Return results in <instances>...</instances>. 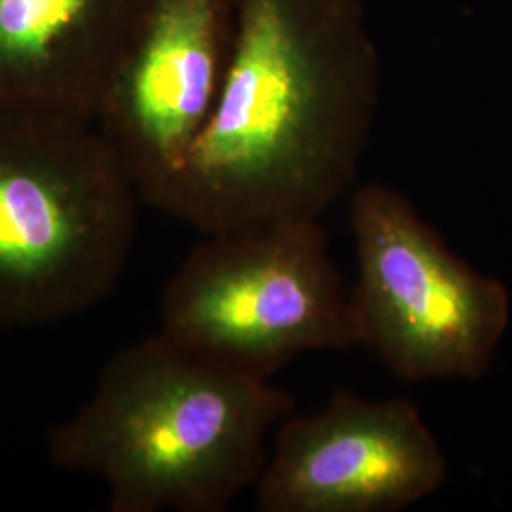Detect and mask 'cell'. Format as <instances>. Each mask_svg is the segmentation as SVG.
Instances as JSON below:
<instances>
[{
    "mask_svg": "<svg viewBox=\"0 0 512 512\" xmlns=\"http://www.w3.org/2000/svg\"><path fill=\"white\" fill-rule=\"evenodd\" d=\"M380 92L363 0H236L217 105L158 209L203 236L321 219L353 186Z\"/></svg>",
    "mask_w": 512,
    "mask_h": 512,
    "instance_id": "cell-1",
    "label": "cell"
},
{
    "mask_svg": "<svg viewBox=\"0 0 512 512\" xmlns=\"http://www.w3.org/2000/svg\"><path fill=\"white\" fill-rule=\"evenodd\" d=\"M289 391L164 332L120 349L90 399L48 433L57 469L92 476L112 512H224L255 486Z\"/></svg>",
    "mask_w": 512,
    "mask_h": 512,
    "instance_id": "cell-2",
    "label": "cell"
},
{
    "mask_svg": "<svg viewBox=\"0 0 512 512\" xmlns=\"http://www.w3.org/2000/svg\"><path fill=\"white\" fill-rule=\"evenodd\" d=\"M139 202L95 122L0 107V330L105 302L126 272Z\"/></svg>",
    "mask_w": 512,
    "mask_h": 512,
    "instance_id": "cell-3",
    "label": "cell"
},
{
    "mask_svg": "<svg viewBox=\"0 0 512 512\" xmlns=\"http://www.w3.org/2000/svg\"><path fill=\"white\" fill-rule=\"evenodd\" d=\"M321 219L205 236L162 294L167 338L272 380L294 359L359 344L351 296Z\"/></svg>",
    "mask_w": 512,
    "mask_h": 512,
    "instance_id": "cell-4",
    "label": "cell"
},
{
    "mask_svg": "<svg viewBox=\"0 0 512 512\" xmlns=\"http://www.w3.org/2000/svg\"><path fill=\"white\" fill-rule=\"evenodd\" d=\"M359 344L410 384L484 376L509 327L503 283L459 258L408 196L368 183L351 194Z\"/></svg>",
    "mask_w": 512,
    "mask_h": 512,
    "instance_id": "cell-5",
    "label": "cell"
},
{
    "mask_svg": "<svg viewBox=\"0 0 512 512\" xmlns=\"http://www.w3.org/2000/svg\"><path fill=\"white\" fill-rule=\"evenodd\" d=\"M236 33V0H143L95 124L143 202L156 207L219 99Z\"/></svg>",
    "mask_w": 512,
    "mask_h": 512,
    "instance_id": "cell-6",
    "label": "cell"
},
{
    "mask_svg": "<svg viewBox=\"0 0 512 512\" xmlns=\"http://www.w3.org/2000/svg\"><path fill=\"white\" fill-rule=\"evenodd\" d=\"M448 463L406 399L336 391L279 423L255 482L260 512H399L439 492Z\"/></svg>",
    "mask_w": 512,
    "mask_h": 512,
    "instance_id": "cell-7",
    "label": "cell"
},
{
    "mask_svg": "<svg viewBox=\"0 0 512 512\" xmlns=\"http://www.w3.org/2000/svg\"><path fill=\"white\" fill-rule=\"evenodd\" d=\"M143 0H0V107L95 122Z\"/></svg>",
    "mask_w": 512,
    "mask_h": 512,
    "instance_id": "cell-8",
    "label": "cell"
}]
</instances>
